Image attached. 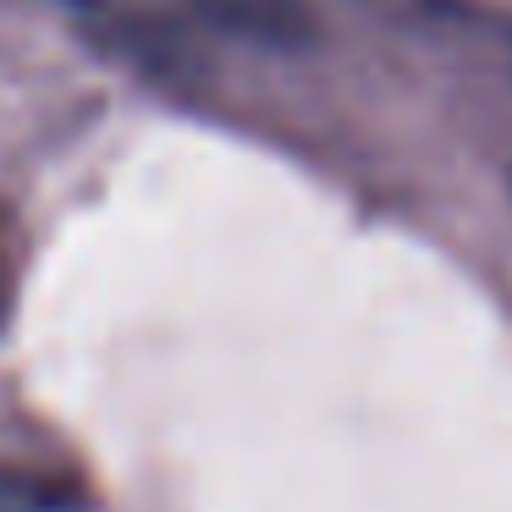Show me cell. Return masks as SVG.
I'll list each match as a JSON object with an SVG mask.
<instances>
[{"label": "cell", "instance_id": "cell-1", "mask_svg": "<svg viewBox=\"0 0 512 512\" xmlns=\"http://www.w3.org/2000/svg\"><path fill=\"white\" fill-rule=\"evenodd\" d=\"M72 6L116 23H210L259 39H287L303 28L298 0H72Z\"/></svg>", "mask_w": 512, "mask_h": 512}, {"label": "cell", "instance_id": "cell-2", "mask_svg": "<svg viewBox=\"0 0 512 512\" xmlns=\"http://www.w3.org/2000/svg\"><path fill=\"white\" fill-rule=\"evenodd\" d=\"M67 501L72 490L45 485L39 474H23V468H0V512H56Z\"/></svg>", "mask_w": 512, "mask_h": 512}]
</instances>
